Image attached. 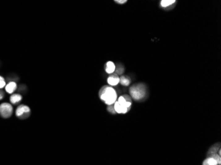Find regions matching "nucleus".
Here are the masks:
<instances>
[{"label":"nucleus","instance_id":"nucleus-1","mask_svg":"<svg viewBox=\"0 0 221 165\" xmlns=\"http://www.w3.org/2000/svg\"><path fill=\"white\" fill-rule=\"evenodd\" d=\"M99 96L102 101L104 102L107 105L109 106L114 105L117 101V93L115 89L111 86H103L101 88L99 92Z\"/></svg>","mask_w":221,"mask_h":165},{"label":"nucleus","instance_id":"nucleus-2","mask_svg":"<svg viewBox=\"0 0 221 165\" xmlns=\"http://www.w3.org/2000/svg\"><path fill=\"white\" fill-rule=\"evenodd\" d=\"M132 105V99L126 95H122L118 98L114 103V108L117 114H126L130 109Z\"/></svg>","mask_w":221,"mask_h":165},{"label":"nucleus","instance_id":"nucleus-3","mask_svg":"<svg viewBox=\"0 0 221 165\" xmlns=\"http://www.w3.org/2000/svg\"><path fill=\"white\" fill-rule=\"evenodd\" d=\"M130 95L134 100L139 101L143 98L146 95L145 87L143 84H137L130 89Z\"/></svg>","mask_w":221,"mask_h":165},{"label":"nucleus","instance_id":"nucleus-4","mask_svg":"<svg viewBox=\"0 0 221 165\" xmlns=\"http://www.w3.org/2000/svg\"><path fill=\"white\" fill-rule=\"evenodd\" d=\"M13 106L11 104L5 102L0 105V116L3 118H9L13 114Z\"/></svg>","mask_w":221,"mask_h":165},{"label":"nucleus","instance_id":"nucleus-5","mask_svg":"<svg viewBox=\"0 0 221 165\" xmlns=\"http://www.w3.org/2000/svg\"><path fill=\"white\" fill-rule=\"evenodd\" d=\"M30 108L26 105H20L19 106H18L15 112L16 116L21 119L27 118L30 115Z\"/></svg>","mask_w":221,"mask_h":165},{"label":"nucleus","instance_id":"nucleus-6","mask_svg":"<svg viewBox=\"0 0 221 165\" xmlns=\"http://www.w3.org/2000/svg\"><path fill=\"white\" fill-rule=\"evenodd\" d=\"M120 77L115 73H112L109 75V77L107 78V83L109 85V86L113 87L117 86L119 83Z\"/></svg>","mask_w":221,"mask_h":165},{"label":"nucleus","instance_id":"nucleus-7","mask_svg":"<svg viewBox=\"0 0 221 165\" xmlns=\"http://www.w3.org/2000/svg\"><path fill=\"white\" fill-rule=\"evenodd\" d=\"M115 68H116L115 64L113 62H111V61L107 62L105 65V70L106 73L110 75L115 73Z\"/></svg>","mask_w":221,"mask_h":165},{"label":"nucleus","instance_id":"nucleus-8","mask_svg":"<svg viewBox=\"0 0 221 165\" xmlns=\"http://www.w3.org/2000/svg\"><path fill=\"white\" fill-rule=\"evenodd\" d=\"M6 91L9 94H12L15 92L17 89V85L15 82H9L6 85Z\"/></svg>","mask_w":221,"mask_h":165},{"label":"nucleus","instance_id":"nucleus-9","mask_svg":"<svg viewBox=\"0 0 221 165\" xmlns=\"http://www.w3.org/2000/svg\"><path fill=\"white\" fill-rule=\"evenodd\" d=\"M22 98H23L22 96L19 95V94H13V95L10 97L9 100H10L11 104L15 105V104H17L21 102L22 101Z\"/></svg>","mask_w":221,"mask_h":165},{"label":"nucleus","instance_id":"nucleus-10","mask_svg":"<svg viewBox=\"0 0 221 165\" xmlns=\"http://www.w3.org/2000/svg\"><path fill=\"white\" fill-rule=\"evenodd\" d=\"M119 83L123 86H129L130 83V80L128 77L125 76V75H121L120 77Z\"/></svg>","mask_w":221,"mask_h":165},{"label":"nucleus","instance_id":"nucleus-11","mask_svg":"<svg viewBox=\"0 0 221 165\" xmlns=\"http://www.w3.org/2000/svg\"><path fill=\"white\" fill-rule=\"evenodd\" d=\"M203 165H219V164L214 158L209 157L205 160Z\"/></svg>","mask_w":221,"mask_h":165},{"label":"nucleus","instance_id":"nucleus-12","mask_svg":"<svg viewBox=\"0 0 221 165\" xmlns=\"http://www.w3.org/2000/svg\"><path fill=\"white\" fill-rule=\"evenodd\" d=\"M220 149V144L213 146V147L210 149L209 151V153H208L209 157L211 156V155H215V154H217V152Z\"/></svg>","mask_w":221,"mask_h":165},{"label":"nucleus","instance_id":"nucleus-13","mask_svg":"<svg viewBox=\"0 0 221 165\" xmlns=\"http://www.w3.org/2000/svg\"><path fill=\"white\" fill-rule=\"evenodd\" d=\"M175 3H176L175 0H163V1L161 2L160 4L162 7H167L172 6V4Z\"/></svg>","mask_w":221,"mask_h":165},{"label":"nucleus","instance_id":"nucleus-14","mask_svg":"<svg viewBox=\"0 0 221 165\" xmlns=\"http://www.w3.org/2000/svg\"><path fill=\"white\" fill-rule=\"evenodd\" d=\"M123 72H124V68L122 65L117 66V67L115 68V73H117L118 75H122V73H123Z\"/></svg>","mask_w":221,"mask_h":165},{"label":"nucleus","instance_id":"nucleus-15","mask_svg":"<svg viewBox=\"0 0 221 165\" xmlns=\"http://www.w3.org/2000/svg\"><path fill=\"white\" fill-rule=\"evenodd\" d=\"M6 80H5V79L2 76H0V89H3V87H6Z\"/></svg>","mask_w":221,"mask_h":165},{"label":"nucleus","instance_id":"nucleus-16","mask_svg":"<svg viewBox=\"0 0 221 165\" xmlns=\"http://www.w3.org/2000/svg\"><path fill=\"white\" fill-rule=\"evenodd\" d=\"M107 111L111 113V114H115V108H114V106L113 105H109V106H108L107 107Z\"/></svg>","mask_w":221,"mask_h":165},{"label":"nucleus","instance_id":"nucleus-17","mask_svg":"<svg viewBox=\"0 0 221 165\" xmlns=\"http://www.w3.org/2000/svg\"><path fill=\"white\" fill-rule=\"evenodd\" d=\"M126 2V0H117V1H115V2L117 3H119V4H123V3H125Z\"/></svg>","mask_w":221,"mask_h":165},{"label":"nucleus","instance_id":"nucleus-18","mask_svg":"<svg viewBox=\"0 0 221 165\" xmlns=\"http://www.w3.org/2000/svg\"><path fill=\"white\" fill-rule=\"evenodd\" d=\"M4 97V93L2 91L0 90V100H2Z\"/></svg>","mask_w":221,"mask_h":165}]
</instances>
